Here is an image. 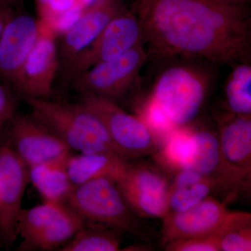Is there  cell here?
<instances>
[{
  "mask_svg": "<svg viewBox=\"0 0 251 251\" xmlns=\"http://www.w3.org/2000/svg\"><path fill=\"white\" fill-rule=\"evenodd\" d=\"M163 247L167 251H219L212 234L204 237L177 239Z\"/></svg>",
  "mask_w": 251,
  "mask_h": 251,
  "instance_id": "obj_28",
  "label": "cell"
},
{
  "mask_svg": "<svg viewBox=\"0 0 251 251\" xmlns=\"http://www.w3.org/2000/svg\"><path fill=\"white\" fill-rule=\"evenodd\" d=\"M141 119L148 125L157 140L158 137H161L166 138V141L177 128L172 123L164 110L151 98L145 106Z\"/></svg>",
  "mask_w": 251,
  "mask_h": 251,
  "instance_id": "obj_27",
  "label": "cell"
},
{
  "mask_svg": "<svg viewBox=\"0 0 251 251\" xmlns=\"http://www.w3.org/2000/svg\"><path fill=\"white\" fill-rule=\"evenodd\" d=\"M212 235L219 251H251V214L229 211Z\"/></svg>",
  "mask_w": 251,
  "mask_h": 251,
  "instance_id": "obj_20",
  "label": "cell"
},
{
  "mask_svg": "<svg viewBox=\"0 0 251 251\" xmlns=\"http://www.w3.org/2000/svg\"><path fill=\"white\" fill-rule=\"evenodd\" d=\"M78 103L103 122L114 146L122 156L133 159L156 150V137L140 117L127 113L111 100L92 94H80Z\"/></svg>",
  "mask_w": 251,
  "mask_h": 251,
  "instance_id": "obj_6",
  "label": "cell"
},
{
  "mask_svg": "<svg viewBox=\"0 0 251 251\" xmlns=\"http://www.w3.org/2000/svg\"><path fill=\"white\" fill-rule=\"evenodd\" d=\"M219 140L225 159L251 174V118L231 112L219 122Z\"/></svg>",
  "mask_w": 251,
  "mask_h": 251,
  "instance_id": "obj_16",
  "label": "cell"
},
{
  "mask_svg": "<svg viewBox=\"0 0 251 251\" xmlns=\"http://www.w3.org/2000/svg\"><path fill=\"white\" fill-rule=\"evenodd\" d=\"M6 143L28 167L67 161L72 150L29 115L16 113L9 122Z\"/></svg>",
  "mask_w": 251,
  "mask_h": 251,
  "instance_id": "obj_9",
  "label": "cell"
},
{
  "mask_svg": "<svg viewBox=\"0 0 251 251\" xmlns=\"http://www.w3.org/2000/svg\"><path fill=\"white\" fill-rule=\"evenodd\" d=\"M23 1L24 0H0V5L14 9L22 5Z\"/></svg>",
  "mask_w": 251,
  "mask_h": 251,
  "instance_id": "obj_31",
  "label": "cell"
},
{
  "mask_svg": "<svg viewBox=\"0 0 251 251\" xmlns=\"http://www.w3.org/2000/svg\"><path fill=\"white\" fill-rule=\"evenodd\" d=\"M67 209V205L49 202L22 209L18 219V236L23 240L34 237L60 217Z\"/></svg>",
  "mask_w": 251,
  "mask_h": 251,
  "instance_id": "obj_23",
  "label": "cell"
},
{
  "mask_svg": "<svg viewBox=\"0 0 251 251\" xmlns=\"http://www.w3.org/2000/svg\"><path fill=\"white\" fill-rule=\"evenodd\" d=\"M148 58L145 46L140 44L119 57L96 64L71 83L80 94H92L118 104L134 91Z\"/></svg>",
  "mask_w": 251,
  "mask_h": 251,
  "instance_id": "obj_5",
  "label": "cell"
},
{
  "mask_svg": "<svg viewBox=\"0 0 251 251\" xmlns=\"http://www.w3.org/2000/svg\"><path fill=\"white\" fill-rule=\"evenodd\" d=\"M41 26L40 20L18 10L5 26L0 38V77L14 90L23 64L40 35Z\"/></svg>",
  "mask_w": 251,
  "mask_h": 251,
  "instance_id": "obj_13",
  "label": "cell"
},
{
  "mask_svg": "<svg viewBox=\"0 0 251 251\" xmlns=\"http://www.w3.org/2000/svg\"><path fill=\"white\" fill-rule=\"evenodd\" d=\"M226 103L235 115L251 116V67L240 63L234 68L226 82Z\"/></svg>",
  "mask_w": 251,
  "mask_h": 251,
  "instance_id": "obj_22",
  "label": "cell"
},
{
  "mask_svg": "<svg viewBox=\"0 0 251 251\" xmlns=\"http://www.w3.org/2000/svg\"><path fill=\"white\" fill-rule=\"evenodd\" d=\"M66 162L46 163L28 167L29 182L45 202L67 205L75 185L69 177Z\"/></svg>",
  "mask_w": 251,
  "mask_h": 251,
  "instance_id": "obj_18",
  "label": "cell"
},
{
  "mask_svg": "<svg viewBox=\"0 0 251 251\" xmlns=\"http://www.w3.org/2000/svg\"><path fill=\"white\" fill-rule=\"evenodd\" d=\"M194 144L191 133L183 130H175L166 140L161 151L163 161L175 171L192 168Z\"/></svg>",
  "mask_w": 251,
  "mask_h": 251,
  "instance_id": "obj_25",
  "label": "cell"
},
{
  "mask_svg": "<svg viewBox=\"0 0 251 251\" xmlns=\"http://www.w3.org/2000/svg\"><path fill=\"white\" fill-rule=\"evenodd\" d=\"M194 144L192 168L202 174L222 180L228 188L249 187L251 174L237 169L225 159L219 137L206 130L191 133Z\"/></svg>",
  "mask_w": 251,
  "mask_h": 251,
  "instance_id": "obj_15",
  "label": "cell"
},
{
  "mask_svg": "<svg viewBox=\"0 0 251 251\" xmlns=\"http://www.w3.org/2000/svg\"><path fill=\"white\" fill-rule=\"evenodd\" d=\"M23 99L30 108L29 116L71 150L82 153L120 155L103 122L80 103L50 99Z\"/></svg>",
  "mask_w": 251,
  "mask_h": 251,
  "instance_id": "obj_2",
  "label": "cell"
},
{
  "mask_svg": "<svg viewBox=\"0 0 251 251\" xmlns=\"http://www.w3.org/2000/svg\"><path fill=\"white\" fill-rule=\"evenodd\" d=\"M140 44L143 43L139 21L132 11L124 7L97 39L62 71L64 79L72 82L96 64L119 57Z\"/></svg>",
  "mask_w": 251,
  "mask_h": 251,
  "instance_id": "obj_7",
  "label": "cell"
},
{
  "mask_svg": "<svg viewBox=\"0 0 251 251\" xmlns=\"http://www.w3.org/2000/svg\"><path fill=\"white\" fill-rule=\"evenodd\" d=\"M67 205L85 224L147 239L139 216L132 210L116 181L111 178H98L74 186Z\"/></svg>",
  "mask_w": 251,
  "mask_h": 251,
  "instance_id": "obj_3",
  "label": "cell"
},
{
  "mask_svg": "<svg viewBox=\"0 0 251 251\" xmlns=\"http://www.w3.org/2000/svg\"><path fill=\"white\" fill-rule=\"evenodd\" d=\"M121 244L120 232L103 226L86 224L59 251H117L121 250Z\"/></svg>",
  "mask_w": 251,
  "mask_h": 251,
  "instance_id": "obj_21",
  "label": "cell"
},
{
  "mask_svg": "<svg viewBox=\"0 0 251 251\" xmlns=\"http://www.w3.org/2000/svg\"><path fill=\"white\" fill-rule=\"evenodd\" d=\"M142 43L157 57L247 63L251 17L244 6L211 0H133Z\"/></svg>",
  "mask_w": 251,
  "mask_h": 251,
  "instance_id": "obj_1",
  "label": "cell"
},
{
  "mask_svg": "<svg viewBox=\"0 0 251 251\" xmlns=\"http://www.w3.org/2000/svg\"><path fill=\"white\" fill-rule=\"evenodd\" d=\"M29 168L6 145L0 148V248L9 250L18 237Z\"/></svg>",
  "mask_w": 251,
  "mask_h": 251,
  "instance_id": "obj_10",
  "label": "cell"
},
{
  "mask_svg": "<svg viewBox=\"0 0 251 251\" xmlns=\"http://www.w3.org/2000/svg\"><path fill=\"white\" fill-rule=\"evenodd\" d=\"M211 1L221 4L242 6V5H244L247 0H211Z\"/></svg>",
  "mask_w": 251,
  "mask_h": 251,
  "instance_id": "obj_32",
  "label": "cell"
},
{
  "mask_svg": "<svg viewBox=\"0 0 251 251\" xmlns=\"http://www.w3.org/2000/svg\"><path fill=\"white\" fill-rule=\"evenodd\" d=\"M39 19L57 31V25L83 9L79 0H34Z\"/></svg>",
  "mask_w": 251,
  "mask_h": 251,
  "instance_id": "obj_26",
  "label": "cell"
},
{
  "mask_svg": "<svg viewBox=\"0 0 251 251\" xmlns=\"http://www.w3.org/2000/svg\"><path fill=\"white\" fill-rule=\"evenodd\" d=\"M226 202L209 196L197 205L182 212L168 211L163 216L161 244L177 239L204 237L214 233L229 211Z\"/></svg>",
  "mask_w": 251,
  "mask_h": 251,
  "instance_id": "obj_14",
  "label": "cell"
},
{
  "mask_svg": "<svg viewBox=\"0 0 251 251\" xmlns=\"http://www.w3.org/2000/svg\"><path fill=\"white\" fill-rule=\"evenodd\" d=\"M217 187L228 188L222 180L214 177L184 187L171 188L168 211L182 212L191 209L210 196L211 191Z\"/></svg>",
  "mask_w": 251,
  "mask_h": 251,
  "instance_id": "obj_24",
  "label": "cell"
},
{
  "mask_svg": "<svg viewBox=\"0 0 251 251\" xmlns=\"http://www.w3.org/2000/svg\"><path fill=\"white\" fill-rule=\"evenodd\" d=\"M41 22L40 35L23 64L15 87L22 98L50 99L59 70L57 31Z\"/></svg>",
  "mask_w": 251,
  "mask_h": 251,
  "instance_id": "obj_11",
  "label": "cell"
},
{
  "mask_svg": "<svg viewBox=\"0 0 251 251\" xmlns=\"http://www.w3.org/2000/svg\"><path fill=\"white\" fill-rule=\"evenodd\" d=\"M207 91L208 80L202 73L187 66H174L158 77L151 99L178 128L196 120Z\"/></svg>",
  "mask_w": 251,
  "mask_h": 251,
  "instance_id": "obj_4",
  "label": "cell"
},
{
  "mask_svg": "<svg viewBox=\"0 0 251 251\" xmlns=\"http://www.w3.org/2000/svg\"><path fill=\"white\" fill-rule=\"evenodd\" d=\"M6 143V132H4V126H0V148Z\"/></svg>",
  "mask_w": 251,
  "mask_h": 251,
  "instance_id": "obj_33",
  "label": "cell"
},
{
  "mask_svg": "<svg viewBox=\"0 0 251 251\" xmlns=\"http://www.w3.org/2000/svg\"><path fill=\"white\" fill-rule=\"evenodd\" d=\"M116 182L126 201L139 217L163 218L168 212L171 184L153 167L130 162Z\"/></svg>",
  "mask_w": 251,
  "mask_h": 251,
  "instance_id": "obj_8",
  "label": "cell"
},
{
  "mask_svg": "<svg viewBox=\"0 0 251 251\" xmlns=\"http://www.w3.org/2000/svg\"><path fill=\"white\" fill-rule=\"evenodd\" d=\"M85 224L84 220L67 206L60 217L34 237L23 240L17 250H54L71 240Z\"/></svg>",
  "mask_w": 251,
  "mask_h": 251,
  "instance_id": "obj_19",
  "label": "cell"
},
{
  "mask_svg": "<svg viewBox=\"0 0 251 251\" xmlns=\"http://www.w3.org/2000/svg\"><path fill=\"white\" fill-rule=\"evenodd\" d=\"M130 162L115 153L71 154L66 167L73 184H84L91 180L109 177L117 181Z\"/></svg>",
  "mask_w": 251,
  "mask_h": 251,
  "instance_id": "obj_17",
  "label": "cell"
},
{
  "mask_svg": "<svg viewBox=\"0 0 251 251\" xmlns=\"http://www.w3.org/2000/svg\"><path fill=\"white\" fill-rule=\"evenodd\" d=\"M123 8L120 0H94L83 8L72 25L57 38L59 69L62 72L87 49Z\"/></svg>",
  "mask_w": 251,
  "mask_h": 251,
  "instance_id": "obj_12",
  "label": "cell"
},
{
  "mask_svg": "<svg viewBox=\"0 0 251 251\" xmlns=\"http://www.w3.org/2000/svg\"><path fill=\"white\" fill-rule=\"evenodd\" d=\"M14 11L15 9L13 8L0 5V38H1L6 23L14 14Z\"/></svg>",
  "mask_w": 251,
  "mask_h": 251,
  "instance_id": "obj_30",
  "label": "cell"
},
{
  "mask_svg": "<svg viewBox=\"0 0 251 251\" xmlns=\"http://www.w3.org/2000/svg\"><path fill=\"white\" fill-rule=\"evenodd\" d=\"M19 95L11 87L0 82V126L9 123L18 106Z\"/></svg>",
  "mask_w": 251,
  "mask_h": 251,
  "instance_id": "obj_29",
  "label": "cell"
}]
</instances>
